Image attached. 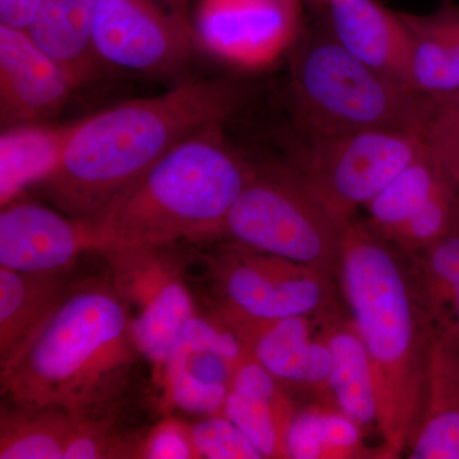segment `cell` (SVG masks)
<instances>
[{
  "instance_id": "d4e9b609",
  "label": "cell",
  "mask_w": 459,
  "mask_h": 459,
  "mask_svg": "<svg viewBox=\"0 0 459 459\" xmlns=\"http://www.w3.org/2000/svg\"><path fill=\"white\" fill-rule=\"evenodd\" d=\"M409 256L435 325L442 328L459 287V230Z\"/></svg>"
},
{
  "instance_id": "e0dca14e",
  "label": "cell",
  "mask_w": 459,
  "mask_h": 459,
  "mask_svg": "<svg viewBox=\"0 0 459 459\" xmlns=\"http://www.w3.org/2000/svg\"><path fill=\"white\" fill-rule=\"evenodd\" d=\"M409 36L407 87L434 100L459 93V4L442 0L429 14L400 13Z\"/></svg>"
},
{
  "instance_id": "4316f807",
  "label": "cell",
  "mask_w": 459,
  "mask_h": 459,
  "mask_svg": "<svg viewBox=\"0 0 459 459\" xmlns=\"http://www.w3.org/2000/svg\"><path fill=\"white\" fill-rule=\"evenodd\" d=\"M198 458L261 459L262 453L225 415L207 416L192 428Z\"/></svg>"
},
{
  "instance_id": "f1b7e54d",
  "label": "cell",
  "mask_w": 459,
  "mask_h": 459,
  "mask_svg": "<svg viewBox=\"0 0 459 459\" xmlns=\"http://www.w3.org/2000/svg\"><path fill=\"white\" fill-rule=\"evenodd\" d=\"M320 459L382 458L380 448L370 451L364 443V428L333 404H322Z\"/></svg>"
},
{
  "instance_id": "52a82bcc",
  "label": "cell",
  "mask_w": 459,
  "mask_h": 459,
  "mask_svg": "<svg viewBox=\"0 0 459 459\" xmlns=\"http://www.w3.org/2000/svg\"><path fill=\"white\" fill-rule=\"evenodd\" d=\"M425 147L424 133L397 129L305 137L290 170L343 229Z\"/></svg>"
},
{
  "instance_id": "ba28073f",
  "label": "cell",
  "mask_w": 459,
  "mask_h": 459,
  "mask_svg": "<svg viewBox=\"0 0 459 459\" xmlns=\"http://www.w3.org/2000/svg\"><path fill=\"white\" fill-rule=\"evenodd\" d=\"M210 259L217 309L256 320L314 316L337 300L334 277L238 241Z\"/></svg>"
},
{
  "instance_id": "4dcf8cb0",
  "label": "cell",
  "mask_w": 459,
  "mask_h": 459,
  "mask_svg": "<svg viewBox=\"0 0 459 459\" xmlns=\"http://www.w3.org/2000/svg\"><path fill=\"white\" fill-rule=\"evenodd\" d=\"M332 356L325 336L316 329L312 342L305 356L303 369L299 377L296 389L312 395L314 402L322 404H333L332 394Z\"/></svg>"
},
{
  "instance_id": "8992f818",
  "label": "cell",
  "mask_w": 459,
  "mask_h": 459,
  "mask_svg": "<svg viewBox=\"0 0 459 459\" xmlns=\"http://www.w3.org/2000/svg\"><path fill=\"white\" fill-rule=\"evenodd\" d=\"M342 228L290 170H256L223 237L336 277Z\"/></svg>"
},
{
  "instance_id": "1f68e13d",
  "label": "cell",
  "mask_w": 459,
  "mask_h": 459,
  "mask_svg": "<svg viewBox=\"0 0 459 459\" xmlns=\"http://www.w3.org/2000/svg\"><path fill=\"white\" fill-rule=\"evenodd\" d=\"M140 458L188 459L198 458L193 443L192 429L178 420H166L157 425L146 442L141 446Z\"/></svg>"
},
{
  "instance_id": "7a4b0ae2",
  "label": "cell",
  "mask_w": 459,
  "mask_h": 459,
  "mask_svg": "<svg viewBox=\"0 0 459 459\" xmlns=\"http://www.w3.org/2000/svg\"><path fill=\"white\" fill-rule=\"evenodd\" d=\"M337 277L369 356L382 458H400L424 416L437 325L409 256L367 221L344 226Z\"/></svg>"
},
{
  "instance_id": "d6986e66",
  "label": "cell",
  "mask_w": 459,
  "mask_h": 459,
  "mask_svg": "<svg viewBox=\"0 0 459 459\" xmlns=\"http://www.w3.org/2000/svg\"><path fill=\"white\" fill-rule=\"evenodd\" d=\"M407 451L412 459H459V351L439 329L431 347L424 416Z\"/></svg>"
},
{
  "instance_id": "603a6c76",
  "label": "cell",
  "mask_w": 459,
  "mask_h": 459,
  "mask_svg": "<svg viewBox=\"0 0 459 459\" xmlns=\"http://www.w3.org/2000/svg\"><path fill=\"white\" fill-rule=\"evenodd\" d=\"M81 415L7 401L0 415V458L63 459Z\"/></svg>"
},
{
  "instance_id": "836d02e7",
  "label": "cell",
  "mask_w": 459,
  "mask_h": 459,
  "mask_svg": "<svg viewBox=\"0 0 459 459\" xmlns=\"http://www.w3.org/2000/svg\"><path fill=\"white\" fill-rule=\"evenodd\" d=\"M459 351V287L449 307L448 318L442 328H437Z\"/></svg>"
},
{
  "instance_id": "83f0119b",
  "label": "cell",
  "mask_w": 459,
  "mask_h": 459,
  "mask_svg": "<svg viewBox=\"0 0 459 459\" xmlns=\"http://www.w3.org/2000/svg\"><path fill=\"white\" fill-rule=\"evenodd\" d=\"M132 457H140V449L115 434L110 420L81 416L63 459Z\"/></svg>"
},
{
  "instance_id": "d590c367",
  "label": "cell",
  "mask_w": 459,
  "mask_h": 459,
  "mask_svg": "<svg viewBox=\"0 0 459 459\" xmlns=\"http://www.w3.org/2000/svg\"><path fill=\"white\" fill-rule=\"evenodd\" d=\"M280 3L283 7L291 9V11L299 12V0H274Z\"/></svg>"
},
{
  "instance_id": "ac0fdd59",
  "label": "cell",
  "mask_w": 459,
  "mask_h": 459,
  "mask_svg": "<svg viewBox=\"0 0 459 459\" xmlns=\"http://www.w3.org/2000/svg\"><path fill=\"white\" fill-rule=\"evenodd\" d=\"M332 356V394L338 409L362 428H377L376 386L369 356L351 314L338 300L313 316Z\"/></svg>"
},
{
  "instance_id": "2e32d148",
  "label": "cell",
  "mask_w": 459,
  "mask_h": 459,
  "mask_svg": "<svg viewBox=\"0 0 459 459\" xmlns=\"http://www.w3.org/2000/svg\"><path fill=\"white\" fill-rule=\"evenodd\" d=\"M327 2L331 33L344 49L407 87L409 36L400 13L383 7L377 0Z\"/></svg>"
},
{
  "instance_id": "9c48e42d",
  "label": "cell",
  "mask_w": 459,
  "mask_h": 459,
  "mask_svg": "<svg viewBox=\"0 0 459 459\" xmlns=\"http://www.w3.org/2000/svg\"><path fill=\"white\" fill-rule=\"evenodd\" d=\"M177 247H137L104 255L115 287L128 305L142 358L161 370L180 332L197 314Z\"/></svg>"
},
{
  "instance_id": "ffe728a7",
  "label": "cell",
  "mask_w": 459,
  "mask_h": 459,
  "mask_svg": "<svg viewBox=\"0 0 459 459\" xmlns=\"http://www.w3.org/2000/svg\"><path fill=\"white\" fill-rule=\"evenodd\" d=\"M69 273L0 267V368L7 365L68 294Z\"/></svg>"
},
{
  "instance_id": "9a60e30c",
  "label": "cell",
  "mask_w": 459,
  "mask_h": 459,
  "mask_svg": "<svg viewBox=\"0 0 459 459\" xmlns=\"http://www.w3.org/2000/svg\"><path fill=\"white\" fill-rule=\"evenodd\" d=\"M296 413L285 386L255 356H247L232 374L223 415L249 437L263 458H290L287 437Z\"/></svg>"
},
{
  "instance_id": "484cf974",
  "label": "cell",
  "mask_w": 459,
  "mask_h": 459,
  "mask_svg": "<svg viewBox=\"0 0 459 459\" xmlns=\"http://www.w3.org/2000/svg\"><path fill=\"white\" fill-rule=\"evenodd\" d=\"M459 230V207L448 181L386 240L413 255Z\"/></svg>"
},
{
  "instance_id": "5b68a950",
  "label": "cell",
  "mask_w": 459,
  "mask_h": 459,
  "mask_svg": "<svg viewBox=\"0 0 459 459\" xmlns=\"http://www.w3.org/2000/svg\"><path fill=\"white\" fill-rule=\"evenodd\" d=\"M291 91L305 137L370 129L425 134L437 108L434 99L353 56L332 33L298 45L291 60Z\"/></svg>"
},
{
  "instance_id": "f546056e",
  "label": "cell",
  "mask_w": 459,
  "mask_h": 459,
  "mask_svg": "<svg viewBox=\"0 0 459 459\" xmlns=\"http://www.w3.org/2000/svg\"><path fill=\"white\" fill-rule=\"evenodd\" d=\"M429 150L448 181L459 207V119L437 104L425 133Z\"/></svg>"
},
{
  "instance_id": "7402d4cb",
  "label": "cell",
  "mask_w": 459,
  "mask_h": 459,
  "mask_svg": "<svg viewBox=\"0 0 459 459\" xmlns=\"http://www.w3.org/2000/svg\"><path fill=\"white\" fill-rule=\"evenodd\" d=\"M74 124L45 123L7 126L0 137V199L3 205L56 170Z\"/></svg>"
},
{
  "instance_id": "277c9868",
  "label": "cell",
  "mask_w": 459,
  "mask_h": 459,
  "mask_svg": "<svg viewBox=\"0 0 459 459\" xmlns=\"http://www.w3.org/2000/svg\"><path fill=\"white\" fill-rule=\"evenodd\" d=\"M221 126L195 133L148 172L100 226L96 253L223 237L230 211L256 169L230 146Z\"/></svg>"
},
{
  "instance_id": "5bb4252c",
  "label": "cell",
  "mask_w": 459,
  "mask_h": 459,
  "mask_svg": "<svg viewBox=\"0 0 459 459\" xmlns=\"http://www.w3.org/2000/svg\"><path fill=\"white\" fill-rule=\"evenodd\" d=\"M77 89L29 32L0 25V119L4 128L45 123Z\"/></svg>"
},
{
  "instance_id": "3957f363",
  "label": "cell",
  "mask_w": 459,
  "mask_h": 459,
  "mask_svg": "<svg viewBox=\"0 0 459 459\" xmlns=\"http://www.w3.org/2000/svg\"><path fill=\"white\" fill-rule=\"evenodd\" d=\"M141 353L131 313L110 277L74 282L56 309L4 367L3 397L92 416L117 400Z\"/></svg>"
},
{
  "instance_id": "6da1fadb",
  "label": "cell",
  "mask_w": 459,
  "mask_h": 459,
  "mask_svg": "<svg viewBox=\"0 0 459 459\" xmlns=\"http://www.w3.org/2000/svg\"><path fill=\"white\" fill-rule=\"evenodd\" d=\"M241 102L237 84L195 80L90 115L74 123L59 165L39 186L57 210L99 230L166 155L228 122Z\"/></svg>"
},
{
  "instance_id": "30bf717a",
  "label": "cell",
  "mask_w": 459,
  "mask_h": 459,
  "mask_svg": "<svg viewBox=\"0 0 459 459\" xmlns=\"http://www.w3.org/2000/svg\"><path fill=\"white\" fill-rule=\"evenodd\" d=\"M93 42L101 63L147 74H171L197 49L193 26L152 0H96Z\"/></svg>"
},
{
  "instance_id": "d6a6232c",
  "label": "cell",
  "mask_w": 459,
  "mask_h": 459,
  "mask_svg": "<svg viewBox=\"0 0 459 459\" xmlns=\"http://www.w3.org/2000/svg\"><path fill=\"white\" fill-rule=\"evenodd\" d=\"M41 0H0V25L29 31Z\"/></svg>"
},
{
  "instance_id": "44dd1931",
  "label": "cell",
  "mask_w": 459,
  "mask_h": 459,
  "mask_svg": "<svg viewBox=\"0 0 459 459\" xmlns=\"http://www.w3.org/2000/svg\"><path fill=\"white\" fill-rule=\"evenodd\" d=\"M96 0H41L29 32L63 66L75 87L98 72L101 60L93 42Z\"/></svg>"
},
{
  "instance_id": "cb8c5ba5",
  "label": "cell",
  "mask_w": 459,
  "mask_h": 459,
  "mask_svg": "<svg viewBox=\"0 0 459 459\" xmlns=\"http://www.w3.org/2000/svg\"><path fill=\"white\" fill-rule=\"evenodd\" d=\"M446 184L428 143L377 197L365 205L367 222L383 238H389L413 213Z\"/></svg>"
},
{
  "instance_id": "e575fe53",
  "label": "cell",
  "mask_w": 459,
  "mask_h": 459,
  "mask_svg": "<svg viewBox=\"0 0 459 459\" xmlns=\"http://www.w3.org/2000/svg\"><path fill=\"white\" fill-rule=\"evenodd\" d=\"M166 5H168L169 12H171L175 17L179 18L180 21H183L186 25L193 26L192 23L189 22V3L190 0H162Z\"/></svg>"
},
{
  "instance_id": "8fae6325",
  "label": "cell",
  "mask_w": 459,
  "mask_h": 459,
  "mask_svg": "<svg viewBox=\"0 0 459 459\" xmlns=\"http://www.w3.org/2000/svg\"><path fill=\"white\" fill-rule=\"evenodd\" d=\"M249 355L221 314H195L159 371L168 400L192 415H223L232 374Z\"/></svg>"
},
{
  "instance_id": "4fadbf2b",
  "label": "cell",
  "mask_w": 459,
  "mask_h": 459,
  "mask_svg": "<svg viewBox=\"0 0 459 459\" xmlns=\"http://www.w3.org/2000/svg\"><path fill=\"white\" fill-rule=\"evenodd\" d=\"M98 230L62 211L9 202L0 213V267L30 273H69L83 253L96 252Z\"/></svg>"
},
{
  "instance_id": "7c38bea8",
  "label": "cell",
  "mask_w": 459,
  "mask_h": 459,
  "mask_svg": "<svg viewBox=\"0 0 459 459\" xmlns=\"http://www.w3.org/2000/svg\"><path fill=\"white\" fill-rule=\"evenodd\" d=\"M299 12L274 0H201L195 13L198 44L247 69L272 65L296 40Z\"/></svg>"
}]
</instances>
